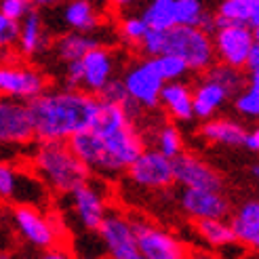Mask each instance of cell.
Here are the masks:
<instances>
[{
    "instance_id": "ab89813d",
    "label": "cell",
    "mask_w": 259,
    "mask_h": 259,
    "mask_svg": "<svg viewBox=\"0 0 259 259\" xmlns=\"http://www.w3.org/2000/svg\"><path fill=\"white\" fill-rule=\"evenodd\" d=\"M84 84V66L82 59H74L66 63V87L70 89H82Z\"/></svg>"
},
{
    "instance_id": "9c48e42d",
    "label": "cell",
    "mask_w": 259,
    "mask_h": 259,
    "mask_svg": "<svg viewBox=\"0 0 259 259\" xmlns=\"http://www.w3.org/2000/svg\"><path fill=\"white\" fill-rule=\"evenodd\" d=\"M99 238L103 247L114 259H144L137 244L135 236V226L133 222L116 211H108L99 226Z\"/></svg>"
},
{
    "instance_id": "bcb514c9",
    "label": "cell",
    "mask_w": 259,
    "mask_h": 259,
    "mask_svg": "<svg viewBox=\"0 0 259 259\" xmlns=\"http://www.w3.org/2000/svg\"><path fill=\"white\" fill-rule=\"evenodd\" d=\"M59 3H63V0H34L36 7H55Z\"/></svg>"
},
{
    "instance_id": "cb8c5ba5",
    "label": "cell",
    "mask_w": 259,
    "mask_h": 259,
    "mask_svg": "<svg viewBox=\"0 0 259 259\" xmlns=\"http://www.w3.org/2000/svg\"><path fill=\"white\" fill-rule=\"evenodd\" d=\"M99 47V40L95 36H91V32H76L70 30L68 34L59 36L55 40V53L61 61H74V59H82L89 51H93Z\"/></svg>"
},
{
    "instance_id": "e575fe53",
    "label": "cell",
    "mask_w": 259,
    "mask_h": 259,
    "mask_svg": "<svg viewBox=\"0 0 259 259\" xmlns=\"http://www.w3.org/2000/svg\"><path fill=\"white\" fill-rule=\"evenodd\" d=\"M148 57H158L166 53V30H152L146 34L144 42L139 47Z\"/></svg>"
},
{
    "instance_id": "7bdbcfd3",
    "label": "cell",
    "mask_w": 259,
    "mask_h": 259,
    "mask_svg": "<svg viewBox=\"0 0 259 259\" xmlns=\"http://www.w3.org/2000/svg\"><path fill=\"white\" fill-rule=\"evenodd\" d=\"M42 259H66V257H70L68 255V251L66 249H61V247H53V249H47V251H42V255H40Z\"/></svg>"
},
{
    "instance_id": "f1b7e54d",
    "label": "cell",
    "mask_w": 259,
    "mask_h": 259,
    "mask_svg": "<svg viewBox=\"0 0 259 259\" xmlns=\"http://www.w3.org/2000/svg\"><path fill=\"white\" fill-rule=\"evenodd\" d=\"M97 97H99L101 101H108V103H118V106H122L128 114L133 116V118H135V116H137L141 110H144L131 95H128V89H126V84H124L122 78H112V80L97 93Z\"/></svg>"
},
{
    "instance_id": "60d3db41",
    "label": "cell",
    "mask_w": 259,
    "mask_h": 259,
    "mask_svg": "<svg viewBox=\"0 0 259 259\" xmlns=\"http://www.w3.org/2000/svg\"><path fill=\"white\" fill-rule=\"evenodd\" d=\"M198 28L200 30H204L206 34H215L217 30H219V25H217V15H209V13H204V15L200 17V21H198Z\"/></svg>"
},
{
    "instance_id": "b9f144b4",
    "label": "cell",
    "mask_w": 259,
    "mask_h": 259,
    "mask_svg": "<svg viewBox=\"0 0 259 259\" xmlns=\"http://www.w3.org/2000/svg\"><path fill=\"white\" fill-rule=\"evenodd\" d=\"M244 148H249L251 152L259 154V126H255L253 131L247 133V141H244Z\"/></svg>"
},
{
    "instance_id": "d590c367",
    "label": "cell",
    "mask_w": 259,
    "mask_h": 259,
    "mask_svg": "<svg viewBox=\"0 0 259 259\" xmlns=\"http://www.w3.org/2000/svg\"><path fill=\"white\" fill-rule=\"evenodd\" d=\"M19 38H21V21L0 15V45L3 47L19 45Z\"/></svg>"
},
{
    "instance_id": "5b68a950",
    "label": "cell",
    "mask_w": 259,
    "mask_h": 259,
    "mask_svg": "<svg viewBox=\"0 0 259 259\" xmlns=\"http://www.w3.org/2000/svg\"><path fill=\"white\" fill-rule=\"evenodd\" d=\"M11 222L15 226L17 234L34 249H53L59 247V232L53 219L47 217L38 206L30 204H13L11 206Z\"/></svg>"
},
{
    "instance_id": "ffe728a7",
    "label": "cell",
    "mask_w": 259,
    "mask_h": 259,
    "mask_svg": "<svg viewBox=\"0 0 259 259\" xmlns=\"http://www.w3.org/2000/svg\"><path fill=\"white\" fill-rule=\"evenodd\" d=\"M230 97H232V93L226 87H222L219 82L204 76L196 84V89H194V112H196V118H200V120L213 118V114L222 108Z\"/></svg>"
},
{
    "instance_id": "f907efd6",
    "label": "cell",
    "mask_w": 259,
    "mask_h": 259,
    "mask_svg": "<svg viewBox=\"0 0 259 259\" xmlns=\"http://www.w3.org/2000/svg\"><path fill=\"white\" fill-rule=\"evenodd\" d=\"M89 3H95V5H99V7H101V5H103V0H89Z\"/></svg>"
},
{
    "instance_id": "277c9868",
    "label": "cell",
    "mask_w": 259,
    "mask_h": 259,
    "mask_svg": "<svg viewBox=\"0 0 259 259\" xmlns=\"http://www.w3.org/2000/svg\"><path fill=\"white\" fill-rule=\"evenodd\" d=\"M49 192L51 190L36 175L34 169H19L11 162L0 164V196L3 200H9L11 204H30L42 209L49 202Z\"/></svg>"
},
{
    "instance_id": "8992f818",
    "label": "cell",
    "mask_w": 259,
    "mask_h": 259,
    "mask_svg": "<svg viewBox=\"0 0 259 259\" xmlns=\"http://www.w3.org/2000/svg\"><path fill=\"white\" fill-rule=\"evenodd\" d=\"M122 80L131 95L144 110H154L160 106V95L166 80L158 72L154 57H146L137 63H133L122 76Z\"/></svg>"
},
{
    "instance_id": "9a60e30c",
    "label": "cell",
    "mask_w": 259,
    "mask_h": 259,
    "mask_svg": "<svg viewBox=\"0 0 259 259\" xmlns=\"http://www.w3.org/2000/svg\"><path fill=\"white\" fill-rule=\"evenodd\" d=\"M72 211L76 213V219L80 222V226L84 230H99L103 217L108 215V204H106V196L97 184L93 181H84L82 186H78L76 190H72L68 194Z\"/></svg>"
},
{
    "instance_id": "d6986e66",
    "label": "cell",
    "mask_w": 259,
    "mask_h": 259,
    "mask_svg": "<svg viewBox=\"0 0 259 259\" xmlns=\"http://www.w3.org/2000/svg\"><path fill=\"white\" fill-rule=\"evenodd\" d=\"M160 108H164V112L179 122H188L196 118V112H194V89H190L184 80L166 82L160 95Z\"/></svg>"
},
{
    "instance_id": "74e56055",
    "label": "cell",
    "mask_w": 259,
    "mask_h": 259,
    "mask_svg": "<svg viewBox=\"0 0 259 259\" xmlns=\"http://www.w3.org/2000/svg\"><path fill=\"white\" fill-rule=\"evenodd\" d=\"M240 224L249 226L253 230H259V200H247L238 206V211L234 215Z\"/></svg>"
},
{
    "instance_id": "4fadbf2b",
    "label": "cell",
    "mask_w": 259,
    "mask_h": 259,
    "mask_svg": "<svg viewBox=\"0 0 259 259\" xmlns=\"http://www.w3.org/2000/svg\"><path fill=\"white\" fill-rule=\"evenodd\" d=\"M179 206L190 219H226L230 215V202L222 190L184 188L179 194Z\"/></svg>"
},
{
    "instance_id": "4316f807",
    "label": "cell",
    "mask_w": 259,
    "mask_h": 259,
    "mask_svg": "<svg viewBox=\"0 0 259 259\" xmlns=\"http://www.w3.org/2000/svg\"><path fill=\"white\" fill-rule=\"evenodd\" d=\"M141 15L152 30H171L173 25H177L175 0H150Z\"/></svg>"
},
{
    "instance_id": "7a4b0ae2",
    "label": "cell",
    "mask_w": 259,
    "mask_h": 259,
    "mask_svg": "<svg viewBox=\"0 0 259 259\" xmlns=\"http://www.w3.org/2000/svg\"><path fill=\"white\" fill-rule=\"evenodd\" d=\"M30 164L53 194L68 196L91 179L89 166L76 156L68 141H36Z\"/></svg>"
},
{
    "instance_id": "f35d334b",
    "label": "cell",
    "mask_w": 259,
    "mask_h": 259,
    "mask_svg": "<svg viewBox=\"0 0 259 259\" xmlns=\"http://www.w3.org/2000/svg\"><path fill=\"white\" fill-rule=\"evenodd\" d=\"M232 228L236 232V238L240 244H247V247L255 253H259V230H253L249 226L240 224L238 219H232Z\"/></svg>"
},
{
    "instance_id": "7dc6e473",
    "label": "cell",
    "mask_w": 259,
    "mask_h": 259,
    "mask_svg": "<svg viewBox=\"0 0 259 259\" xmlns=\"http://www.w3.org/2000/svg\"><path fill=\"white\" fill-rule=\"evenodd\" d=\"M110 3H112L114 7H118V9H126V7H131L135 0H110Z\"/></svg>"
},
{
    "instance_id": "ee69618b",
    "label": "cell",
    "mask_w": 259,
    "mask_h": 259,
    "mask_svg": "<svg viewBox=\"0 0 259 259\" xmlns=\"http://www.w3.org/2000/svg\"><path fill=\"white\" fill-rule=\"evenodd\" d=\"M259 68V42H255L251 55H249V61H247V70H257Z\"/></svg>"
},
{
    "instance_id": "e0dca14e",
    "label": "cell",
    "mask_w": 259,
    "mask_h": 259,
    "mask_svg": "<svg viewBox=\"0 0 259 259\" xmlns=\"http://www.w3.org/2000/svg\"><path fill=\"white\" fill-rule=\"evenodd\" d=\"M91 131H93V128H91ZM99 137L106 141V146L112 152V156L118 160L124 169H128V166L137 160L139 154L146 150V141L141 139L139 131L135 128L133 118L110 128V131H106V133H101Z\"/></svg>"
},
{
    "instance_id": "30bf717a",
    "label": "cell",
    "mask_w": 259,
    "mask_h": 259,
    "mask_svg": "<svg viewBox=\"0 0 259 259\" xmlns=\"http://www.w3.org/2000/svg\"><path fill=\"white\" fill-rule=\"evenodd\" d=\"M126 171L137 186L148 190H164L175 181L173 158L162 154L158 148L144 150Z\"/></svg>"
},
{
    "instance_id": "ac0fdd59",
    "label": "cell",
    "mask_w": 259,
    "mask_h": 259,
    "mask_svg": "<svg viewBox=\"0 0 259 259\" xmlns=\"http://www.w3.org/2000/svg\"><path fill=\"white\" fill-rule=\"evenodd\" d=\"M82 66H84V84L82 89L91 91V93H99L114 78V55L112 51L106 47H95L93 51L82 57Z\"/></svg>"
},
{
    "instance_id": "d4e9b609",
    "label": "cell",
    "mask_w": 259,
    "mask_h": 259,
    "mask_svg": "<svg viewBox=\"0 0 259 259\" xmlns=\"http://www.w3.org/2000/svg\"><path fill=\"white\" fill-rule=\"evenodd\" d=\"M194 228H196L198 236L209 244V247H215V249L230 247V244L238 242L232 224H226L224 219H196Z\"/></svg>"
},
{
    "instance_id": "44dd1931",
    "label": "cell",
    "mask_w": 259,
    "mask_h": 259,
    "mask_svg": "<svg viewBox=\"0 0 259 259\" xmlns=\"http://www.w3.org/2000/svg\"><path fill=\"white\" fill-rule=\"evenodd\" d=\"M247 133L249 131L242 124L230 120V118H209L200 126V135L206 141L217 144V146H230V148L244 146Z\"/></svg>"
},
{
    "instance_id": "52a82bcc",
    "label": "cell",
    "mask_w": 259,
    "mask_h": 259,
    "mask_svg": "<svg viewBox=\"0 0 259 259\" xmlns=\"http://www.w3.org/2000/svg\"><path fill=\"white\" fill-rule=\"evenodd\" d=\"M0 141L9 146H28L36 141V124L28 101L5 97L0 103Z\"/></svg>"
},
{
    "instance_id": "4dcf8cb0",
    "label": "cell",
    "mask_w": 259,
    "mask_h": 259,
    "mask_svg": "<svg viewBox=\"0 0 259 259\" xmlns=\"http://www.w3.org/2000/svg\"><path fill=\"white\" fill-rule=\"evenodd\" d=\"M148 32H150V25L144 19V15L124 17L120 21V36H122V40H126L128 45L141 47V42H144V38H146Z\"/></svg>"
},
{
    "instance_id": "3957f363",
    "label": "cell",
    "mask_w": 259,
    "mask_h": 259,
    "mask_svg": "<svg viewBox=\"0 0 259 259\" xmlns=\"http://www.w3.org/2000/svg\"><path fill=\"white\" fill-rule=\"evenodd\" d=\"M166 53L184 57L192 72H202V74L217 59L213 36L200 30L198 25H184V23H177L171 30H166Z\"/></svg>"
},
{
    "instance_id": "ba28073f",
    "label": "cell",
    "mask_w": 259,
    "mask_h": 259,
    "mask_svg": "<svg viewBox=\"0 0 259 259\" xmlns=\"http://www.w3.org/2000/svg\"><path fill=\"white\" fill-rule=\"evenodd\" d=\"M215 55L219 61L230 63L234 68H247L249 55L257 42L255 28L247 23H230L213 34Z\"/></svg>"
},
{
    "instance_id": "7402d4cb",
    "label": "cell",
    "mask_w": 259,
    "mask_h": 259,
    "mask_svg": "<svg viewBox=\"0 0 259 259\" xmlns=\"http://www.w3.org/2000/svg\"><path fill=\"white\" fill-rule=\"evenodd\" d=\"M61 19L70 30L91 32V34L97 32L103 21L101 13H99V5L89 3V0H70V3L63 7Z\"/></svg>"
},
{
    "instance_id": "83f0119b",
    "label": "cell",
    "mask_w": 259,
    "mask_h": 259,
    "mask_svg": "<svg viewBox=\"0 0 259 259\" xmlns=\"http://www.w3.org/2000/svg\"><path fill=\"white\" fill-rule=\"evenodd\" d=\"M240 70L242 68H234V66H230V63L219 61V63H213V66L204 72V76L219 82L222 87H226L232 95H236L244 87H249V78Z\"/></svg>"
},
{
    "instance_id": "6da1fadb",
    "label": "cell",
    "mask_w": 259,
    "mask_h": 259,
    "mask_svg": "<svg viewBox=\"0 0 259 259\" xmlns=\"http://www.w3.org/2000/svg\"><path fill=\"white\" fill-rule=\"evenodd\" d=\"M30 103L36 141H70L93 126L101 99L87 89L45 91Z\"/></svg>"
},
{
    "instance_id": "8fae6325",
    "label": "cell",
    "mask_w": 259,
    "mask_h": 259,
    "mask_svg": "<svg viewBox=\"0 0 259 259\" xmlns=\"http://www.w3.org/2000/svg\"><path fill=\"white\" fill-rule=\"evenodd\" d=\"M68 144L76 152V156H78L93 173L114 177V175L124 171V166L112 156V152L108 150L106 141H103L95 131H91V128L89 131L78 133V135H74Z\"/></svg>"
},
{
    "instance_id": "816d5d0a",
    "label": "cell",
    "mask_w": 259,
    "mask_h": 259,
    "mask_svg": "<svg viewBox=\"0 0 259 259\" xmlns=\"http://www.w3.org/2000/svg\"><path fill=\"white\" fill-rule=\"evenodd\" d=\"M255 38H257V42H259V25L255 28Z\"/></svg>"
},
{
    "instance_id": "d6a6232c",
    "label": "cell",
    "mask_w": 259,
    "mask_h": 259,
    "mask_svg": "<svg viewBox=\"0 0 259 259\" xmlns=\"http://www.w3.org/2000/svg\"><path fill=\"white\" fill-rule=\"evenodd\" d=\"M234 108L244 118L259 120V89L247 87L234 95Z\"/></svg>"
},
{
    "instance_id": "603a6c76",
    "label": "cell",
    "mask_w": 259,
    "mask_h": 259,
    "mask_svg": "<svg viewBox=\"0 0 259 259\" xmlns=\"http://www.w3.org/2000/svg\"><path fill=\"white\" fill-rule=\"evenodd\" d=\"M49 47V34L45 30V23L40 13H28L21 19V38H19V51L23 55H38L45 53Z\"/></svg>"
},
{
    "instance_id": "836d02e7",
    "label": "cell",
    "mask_w": 259,
    "mask_h": 259,
    "mask_svg": "<svg viewBox=\"0 0 259 259\" xmlns=\"http://www.w3.org/2000/svg\"><path fill=\"white\" fill-rule=\"evenodd\" d=\"M177 23L184 25H198L200 17L204 15L202 0H175Z\"/></svg>"
},
{
    "instance_id": "f546056e",
    "label": "cell",
    "mask_w": 259,
    "mask_h": 259,
    "mask_svg": "<svg viewBox=\"0 0 259 259\" xmlns=\"http://www.w3.org/2000/svg\"><path fill=\"white\" fill-rule=\"evenodd\" d=\"M154 63H156L158 72L162 74V78L166 82L171 80H184L188 72H190V66L184 57L179 55H173V53H164V55H158L154 57Z\"/></svg>"
},
{
    "instance_id": "c3c4849f",
    "label": "cell",
    "mask_w": 259,
    "mask_h": 259,
    "mask_svg": "<svg viewBox=\"0 0 259 259\" xmlns=\"http://www.w3.org/2000/svg\"><path fill=\"white\" fill-rule=\"evenodd\" d=\"M257 25H259V0H257V7H255L253 19H251V28H257Z\"/></svg>"
},
{
    "instance_id": "5bb4252c",
    "label": "cell",
    "mask_w": 259,
    "mask_h": 259,
    "mask_svg": "<svg viewBox=\"0 0 259 259\" xmlns=\"http://www.w3.org/2000/svg\"><path fill=\"white\" fill-rule=\"evenodd\" d=\"M137 244L144 259H184L186 249L175 236L156 226H152L144 219L133 222Z\"/></svg>"
},
{
    "instance_id": "1f68e13d",
    "label": "cell",
    "mask_w": 259,
    "mask_h": 259,
    "mask_svg": "<svg viewBox=\"0 0 259 259\" xmlns=\"http://www.w3.org/2000/svg\"><path fill=\"white\" fill-rule=\"evenodd\" d=\"M156 148L166 154L169 158H175L177 154L184 152V141H181V133L173 124L160 126V131L156 133Z\"/></svg>"
},
{
    "instance_id": "8d00e7d4",
    "label": "cell",
    "mask_w": 259,
    "mask_h": 259,
    "mask_svg": "<svg viewBox=\"0 0 259 259\" xmlns=\"http://www.w3.org/2000/svg\"><path fill=\"white\" fill-rule=\"evenodd\" d=\"M34 0H0V15H7L13 19H23L34 9Z\"/></svg>"
},
{
    "instance_id": "484cf974",
    "label": "cell",
    "mask_w": 259,
    "mask_h": 259,
    "mask_svg": "<svg viewBox=\"0 0 259 259\" xmlns=\"http://www.w3.org/2000/svg\"><path fill=\"white\" fill-rule=\"evenodd\" d=\"M255 7H257V0H224V3L219 5L217 25L219 28L230 25V23H247V25H251Z\"/></svg>"
},
{
    "instance_id": "7c38bea8",
    "label": "cell",
    "mask_w": 259,
    "mask_h": 259,
    "mask_svg": "<svg viewBox=\"0 0 259 259\" xmlns=\"http://www.w3.org/2000/svg\"><path fill=\"white\" fill-rule=\"evenodd\" d=\"M45 91L47 78L38 70L21 66V63H5L0 68V93L5 97L32 101Z\"/></svg>"
},
{
    "instance_id": "f6af8a7d",
    "label": "cell",
    "mask_w": 259,
    "mask_h": 259,
    "mask_svg": "<svg viewBox=\"0 0 259 259\" xmlns=\"http://www.w3.org/2000/svg\"><path fill=\"white\" fill-rule=\"evenodd\" d=\"M247 78H249V87L259 89V68H257V70H251V72L247 74Z\"/></svg>"
},
{
    "instance_id": "681fc988",
    "label": "cell",
    "mask_w": 259,
    "mask_h": 259,
    "mask_svg": "<svg viewBox=\"0 0 259 259\" xmlns=\"http://www.w3.org/2000/svg\"><path fill=\"white\" fill-rule=\"evenodd\" d=\"M253 175L259 179V164H255V166H253Z\"/></svg>"
},
{
    "instance_id": "2e32d148",
    "label": "cell",
    "mask_w": 259,
    "mask_h": 259,
    "mask_svg": "<svg viewBox=\"0 0 259 259\" xmlns=\"http://www.w3.org/2000/svg\"><path fill=\"white\" fill-rule=\"evenodd\" d=\"M175 184L181 188H206V190H222L224 179L211 164H206L194 154L181 152L173 158Z\"/></svg>"
}]
</instances>
